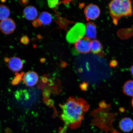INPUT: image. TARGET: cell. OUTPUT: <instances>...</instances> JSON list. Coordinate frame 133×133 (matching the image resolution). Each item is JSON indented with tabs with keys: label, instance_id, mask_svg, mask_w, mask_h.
<instances>
[{
	"label": "cell",
	"instance_id": "obj_15",
	"mask_svg": "<svg viewBox=\"0 0 133 133\" xmlns=\"http://www.w3.org/2000/svg\"><path fill=\"white\" fill-rule=\"evenodd\" d=\"M102 46L100 42L97 40L91 41V50L93 54H99L102 52Z\"/></svg>",
	"mask_w": 133,
	"mask_h": 133
},
{
	"label": "cell",
	"instance_id": "obj_20",
	"mask_svg": "<svg viewBox=\"0 0 133 133\" xmlns=\"http://www.w3.org/2000/svg\"><path fill=\"white\" fill-rule=\"evenodd\" d=\"M20 42L24 45H27L29 44L30 42L29 38L27 36H23L21 38Z\"/></svg>",
	"mask_w": 133,
	"mask_h": 133
},
{
	"label": "cell",
	"instance_id": "obj_19",
	"mask_svg": "<svg viewBox=\"0 0 133 133\" xmlns=\"http://www.w3.org/2000/svg\"><path fill=\"white\" fill-rule=\"evenodd\" d=\"M59 4V2L58 1H48V4L50 8H57Z\"/></svg>",
	"mask_w": 133,
	"mask_h": 133
},
{
	"label": "cell",
	"instance_id": "obj_22",
	"mask_svg": "<svg viewBox=\"0 0 133 133\" xmlns=\"http://www.w3.org/2000/svg\"><path fill=\"white\" fill-rule=\"evenodd\" d=\"M89 84L87 82H83L79 86V88L81 90L85 91L87 90L89 87Z\"/></svg>",
	"mask_w": 133,
	"mask_h": 133
},
{
	"label": "cell",
	"instance_id": "obj_13",
	"mask_svg": "<svg viewBox=\"0 0 133 133\" xmlns=\"http://www.w3.org/2000/svg\"><path fill=\"white\" fill-rule=\"evenodd\" d=\"M123 92L126 96H133V80H130L125 83L123 87Z\"/></svg>",
	"mask_w": 133,
	"mask_h": 133
},
{
	"label": "cell",
	"instance_id": "obj_21",
	"mask_svg": "<svg viewBox=\"0 0 133 133\" xmlns=\"http://www.w3.org/2000/svg\"><path fill=\"white\" fill-rule=\"evenodd\" d=\"M32 25L34 27L37 28L41 26L42 23L39 19H36L33 21Z\"/></svg>",
	"mask_w": 133,
	"mask_h": 133
},
{
	"label": "cell",
	"instance_id": "obj_26",
	"mask_svg": "<svg viewBox=\"0 0 133 133\" xmlns=\"http://www.w3.org/2000/svg\"><path fill=\"white\" fill-rule=\"evenodd\" d=\"M9 59L10 58L6 57L4 58V61L5 62L8 63V61H9Z\"/></svg>",
	"mask_w": 133,
	"mask_h": 133
},
{
	"label": "cell",
	"instance_id": "obj_4",
	"mask_svg": "<svg viewBox=\"0 0 133 133\" xmlns=\"http://www.w3.org/2000/svg\"><path fill=\"white\" fill-rule=\"evenodd\" d=\"M85 33L86 26L85 25L81 23H76L66 34V41L71 44L75 43L84 37Z\"/></svg>",
	"mask_w": 133,
	"mask_h": 133
},
{
	"label": "cell",
	"instance_id": "obj_3",
	"mask_svg": "<svg viewBox=\"0 0 133 133\" xmlns=\"http://www.w3.org/2000/svg\"><path fill=\"white\" fill-rule=\"evenodd\" d=\"M109 107L106 108L104 111V109L106 108H103L102 116H94L95 118L92 121L93 125L97 126L101 130L106 133L116 131L113 127L112 124L117 114L109 112Z\"/></svg>",
	"mask_w": 133,
	"mask_h": 133
},
{
	"label": "cell",
	"instance_id": "obj_1",
	"mask_svg": "<svg viewBox=\"0 0 133 133\" xmlns=\"http://www.w3.org/2000/svg\"><path fill=\"white\" fill-rule=\"evenodd\" d=\"M62 110L60 115L61 120L65 124L61 129L64 133L69 127L71 129H76L80 127L85 113L89 109L87 101L81 98L70 97L63 104H59Z\"/></svg>",
	"mask_w": 133,
	"mask_h": 133
},
{
	"label": "cell",
	"instance_id": "obj_27",
	"mask_svg": "<svg viewBox=\"0 0 133 133\" xmlns=\"http://www.w3.org/2000/svg\"><path fill=\"white\" fill-rule=\"evenodd\" d=\"M46 59L44 58H42L40 59V61L41 63H44L45 62Z\"/></svg>",
	"mask_w": 133,
	"mask_h": 133
},
{
	"label": "cell",
	"instance_id": "obj_24",
	"mask_svg": "<svg viewBox=\"0 0 133 133\" xmlns=\"http://www.w3.org/2000/svg\"><path fill=\"white\" fill-rule=\"evenodd\" d=\"M118 64L117 61L116 60H112L110 63V66L111 67H115L117 66Z\"/></svg>",
	"mask_w": 133,
	"mask_h": 133
},
{
	"label": "cell",
	"instance_id": "obj_25",
	"mask_svg": "<svg viewBox=\"0 0 133 133\" xmlns=\"http://www.w3.org/2000/svg\"><path fill=\"white\" fill-rule=\"evenodd\" d=\"M130 71L131 74L133 76V64L131 66L130 69Z\"/></svg>",
	"mask_w": 133,
	"mask_h": 133
},
{
	"label": "cell",
	"instance_id": "obj_7",
	"mask_svg": "<svg viewBox=\"0 0 133 133\" xmlns=\"http://www.w3.org/2000/svg\"><path fill=\"white\" fill-rule=\"evenodd\" d=\"M100 13V10L98 6L94 4L88 5L84 10L85 15L88 21L94 20L97 19Z\"/></svg>",
	"mask_w": 133,
	"mask_h": 133
},
{
	"label": "cell",
	"instance_id": "obj_23",
	"mask_svg": "<svg viewBox=\"0 0 133 133\" xmlns=\"http://www.w3.org/2000/svg\"><path fill=\"white\" fill-rule=\"evenodd\" d=\"M29 1H19V3L21 5L24 6L29 4Z\"/></svg>",
	"mask_w": 133,
	"mask_h": 133
},
{
	"label": "cell",
	"instance_id": "obj_29",
	"mask_svg": "<svg viewBox=\"0 0 133 133\" xmlns=\"http://www.w3.org/2000/svg\"><path fill=\"white\" fill-rule=\"evenodd\" d=\"M131 104H132V107H133V98L132 99V101H131Z\"/></svg>",
	"mask_w": 133,
	"mask_h": 133
},
{
	"label": "cell",
	"instance_id": "obj_8",
	"mask_svg": "<svg viewBox=\"0 0 133 133\" xmlns=\"http://www.w3.org/2000/svg\"><path fill=\"white\" fill-rule=\"evenodd\" d=\"M39 79V76L37 73L34 71H30L24 74L22 81L26 86L32 87L36 85Z\"/></svg>",
	"mask_w": 133,
	"mask_h": 133
},
{
	"label": "cell",
	"instance_id": "obj_17",
	"mask_svg": "<svg viewBox=\"0 0 133 133\" xmlns=\"http://www.w3.org/2000/svg\"><path fill=\"white\" fill-rule=\"evenodd\" d=\"M15 97L17 100H27L29 99V93L26 90L21 89L17 91L15 94Z\"/></svg>",
	"mask_w": 133,
	"mask_h": 133
},
{
	"label": "cell",
	"instance_id": "obj_18",
	"mask_svg": "<svg viewBox=\"0 0 133 133\" xmlns=\"http://www.w3.org/2000/svg\"><path fill=\"white\" fill-rule=\"evenodd\" d=\"M25 74L24 72H21V74L16 73L15 76L11 81V84L13 85H16L19 84Z\"/></svg>",
	"mask_w": 133,
	"mask_h": 133
},
{
	"label": "cell",
	"instance_id": "obj_10",
	"mask_svg": "<svg viewBox=\"0 0 133 133\" xmlns=\"http://www.w3.org/2000/svg\"><path fill=\"white\" fill-rule=\"evenodd\" d=\"M23 14L26 19L29 21L34 20L38 15L37 9L34 6H26L23 11Z\"/></svg>",
	"mask_w": 133,
	"mask_h": 133
},
{
	"label": "cell",
	"instance_id": "obj_5",
	"mask_svg": "<svg viewBox=\"0 0 133 133\" xmlns=\"http://www.w3.org/2000/svg\"><path fill=\"white\" fill-rule=\"evenodd\" d=\"M91 41L87 37H83L75 43L76 49L80 53L86 54L91 50Z\"/></svg>",
	"mask_w": 133,
	"mask_h": 133
},
{
	"label": "cell",
	"instance_id": "obj_2",
	"mask_svg": "<svg viewBox=\"0 0 133 133\" xmlns=\"http://www.w3.org/2000/svg\"><path fill=\"white\" fill-rule=\"evenodd\" d=\"M132 3L130 0H114L109 3L110 14L115 24L117 25L123 17L133 15Z\"/></svg>",
	"mask_w": 133,
	"mask_h": 133
},
{
	"label": "cell",
	"instance_id": "obj_11",
	"mask_svg": "<svg viewBox=\"0 0 133 133\" xmlns=\"http://www.w3.org/2000/svg\"><path fill=\"white\" fill-rule=\"evenodd\" d=\"M119 127L124 132H129L133 129V121L130 118H124L119 123Z\"/></svg>",
	"mask_w": 133,
	"mask_h": 133
},
{
	"label": "cell",
	"instance_id": "obj_6",
	"mask_svg": "<svg viewBox=\"0 0 133 133\" xmlns=\"http://www.w3.org/2000/svg\"><path fill=\"white\" fill-rule=\"evenodd\" d=\"M16 28L15 22L11 18H7L0 22V30L4 34H11L14 32Z\"/></svg>",
	"mask_w": 133,
	"mask_h": 133
},
{
	"label": "cell",
	"instance_id": "obj_16",
	"mask_svg": "<svg viewBox=\"0 0 133 133\" xmlns=\"http://www.w3.org/2000/svg\"><path fill=\"white\" fill-rule=\"evenodd\" d=\"M10 14L9 8L4 5L0 4V21L7 19Z\"/></svg>",
	"mask_w": 133,
	"mask_h": 133
},
{
	"label": "cell",
	"instance_id": "obj_14",
	"mask_svg": "<svg viewBox=\"0 0 133 133\" xmlns=\"http://www.w3.org/2000/svg\"><path fill=\"white\" fill-rule=\"evenodd\" d=\"M39 19L42 24L44 25H48L50 24L52 19L51 15L46 11H44L40 14Z\"/></svg>",
	"mask_w": 133,
	"mask_h": 133
},
{
	"label": "cell",
	"instance_id": "obj_9",
	"mask_svg": "<svg viewBox=\"0 0 133 133\" xmlns=\"http://www.w3.org/2000/svg\"><path fill=\"white\" fill-rule=\"evenodd\" d=\"M8 66L10 70L16 73L20 71L23 67L24 63L20 58L14 57L10 58Z\"/></svg>",
	"mask_w": 133,
	"mask_h": 133
},
{
	"label": "cell",
	"instance_id": "obj_12",
	"mask_svg": "<svg viewBox=\"0 0 133 133\" xmlns=\"http://www.w3.org/2000/svg\"><path fill=\"white\" fill-rule=\"evenodd\" d=\"M86 37L89 39H95L97 35V29L96 25L92 22L88 23L86 26Z\"/></svg>",
	"mask_w": 133,
	"mask_h": 133
},
{
	"label": "cell",
	"instance_id": "obj_28",
	"mask_svg": "<svg viewBox=\"0 0 133 133\" xmlns=\"http://www.w3.org/2000/svg\"><path fill=\"white\" fill-rule=\"evenodd\" d=\"M111 133H120L119 132H117V131H113V132H111Z\"/></svg>",
	"mask_w": 133,
	"mask_h": 133
}]
</instances>
